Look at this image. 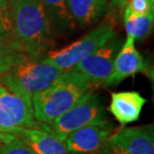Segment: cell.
I'll list each match as a JSON object with an SVG mask.
<instances>
[{
    "label": "cell",
    "instance_id": "ffe728a7",
    "mask_svg": "<svg viewBox=\"0 0 154 154\" xmlns=\"http://www.w3.org/2000/svg\"><path fill=\"white\" fill-rule=\"evenodd\" d=\"M127 1L128 0H111V2L109 3V8L114 10H123Z\"/></svg>",
    "mask_w": 154,
    "mask_h": 154
},
{
    "label": "cell",
    "instance_id": "44dd1931",
    "mask_svg": "<svg viewBox=\"0 0 154 154\" xmlns=\"http://www.w3.org/2000/svg\"><path fill=\"white\" fill-rule=\"evenodd\" d=\"M3 35H8V33H6L4 30H3L2 27L0 26V36H3Z\"/></svg>",
    "mask_w": 154,
    "mask_h": 154
},
{
    "label": "cell",
    "instance_id": "2e32d148",
    "mask_svg": "<svg viewBox=\"0 0 154 154\" xmlns=\"http://www.w3.org/2000/svg\"><path fill=\"white\" fill-rule=\"evenodd\" d=\"M48 15L49 21H54L61 27L71 28L74 21L68 13L65 5V0H40Z\"/></svg>",
    "mask_w": 154,
    "mask_h": 154
},
{
    "label": "cell",
    "instance_id": "7a4b0ae2",
    "mask_svg": "<svg viewBox=\"0 0 154 154\" xmlns=\"http://www.w3.org/2000/svg\"><path fill=\"white\" fill-rule=\"evenodd\" d=\"M91 84L74 69L65 71L59 78L32 97L34 118L38 123H49L74 106Z\"/></svg>",
    "mask_w": 154,
    "mask_h": 154
},
{
    "label": "cell",
    "instance_id": "6da1fadb",
    "mask_svg": "<svg viewBox=\"0 0 154 154\" xmlns=\"http://www.w3.org/2000/svg\"><path fill=\"white\" fill-rule=\"evenodd\" d=\"M12 32L27 56L37 59L50 39V21L40 0H9Z\"/></svg>",
    "mask_w": 154,
    "mask_h": 154
},
{
    "label": "cell",
    "instance_id": "3957f363",
    "mask_svg": "<svg viewBox=\"0 0 154 154\" xmlns=\"http://www.w3.org/2000/svg\"><path fill=\"white\" fill-rule=\"evenodd\" d=\"M65 71L46 62L26 57L0 76V82L16 94L32 101V97L48 87Z\"/></svg>",
    "mask_w": 154,
    "mask_h": 154
},
{
    "label": "cell",
    "instance_id": "9c48e42d",
    "mask_svg": "<svg viewBox=\"0 0 154 154\" xmlns=\"http://www.w3.org/2000/svg\"><path fill=\"white\" fill-rule=\"evenodd\" d=\"M117 48L118 44L113 39L110 40L94 53L83 58L72 69L84 76L91 86L103 84L112 72Z\"/></svg>",
    "mask_w": 154,
    "mask_h": 154
},
{
    "label": "cell",
    "instance_id": "4fadbf2b",
    "mask_svg": "<svg viewBox=\"0 0 154 154\" xmlns=\"http://www.w3.org/2000/svg\"><path fill=\"white\" fill-rule=\"evenodd\" d=\"M65 5L74 23L85 28L102 16L108 0H65Z\"/></svg>",
    "mask_w": 154,
    "mask_h": 154
},
{
    "label": "cell",
    "instance_id": "7402d4cb",
    "mask_svg": "<svg viewBox=\"0 0 154 154\" xmlns=\"http://www.w3.org/2000/svg\"><path fill=\"white\" fill-rule=\"evenodd\" d=\"M69 154H82V153H69Z\"/></svg>",
    "mask_w": 154,
    "mask_h": 154
},
{
    "label": "cell",
    "instance_id": "9a60e30c",
    "mask_svg": "<svg viewBox=\"0 0 154 154\" xmlns=\"http://www.w3.org/2000/svg\"><path fill=\"white\" fill-rule=\"evenodd\" d=\"M28 57L20 45L8 35L0 36V76L7 72L11 67Z\"/></svg>",
    "mask_w": 154,
    "mask_h": 154
},
{
    "label": "cell",
    "instance_id": "8fae6325",
    "mask_svg": "<svg viewBox=\"0 0 154 154\" xmlns=\"http://www.w3.org/2000/svg\"><path fill=\"white\" fill-rule=\"evenodd\" d=\"M146 99L137 91L113 92L109 110L121 125L137 121L139 119Z\"/></svg>",
    "mask_w": 154,
    "mask_h": 154
},
{
    "label": "cell",
    "instance_id": "d6986e66",
    "mask_svg": "<svg viewBox=\"0 0 154 154\" xmlns=\"http://www.w3.org/2000/svg\"><path fill=\"white\" fill-rule=\"evenodd\" d=\"M0 26L8 34L12 32V20L9 0H0Z\"/></svg>",
    "mask_w": 154,
    "mask_h": 154
},
{
    "label": "cell",
    "instance_id": "ac0fdd59",
    "mask_svg": "<svg viewBox=\"0 0 154 154\" xmlns=\"http://www.w3.org/2000/svg\"><path fill=\"white\" fill-rule=\"evenodd\" d=\"M135 15H145L154 12V0H128L124 6Z\"/></svg>",
    "mask_w": 154,
    "mask_h": 154
},
{
    "label": "cell",
    "instance_id": "8992f818",
    "mask_svg": "<svg viewBox=\"0 0 154 154\" xmlns=\"http://www.w3.org/2000/svg\"><path fill=\"white\" fill-rule=\"evenodd\" d=\"M37 126L32 101L11 91L0 82V138L16 136L25 129Z\"/></svg>",
    "mask_w": 154,
    "mask_h": 154
},
{
    "label": "cell",
    "instance_id": "30bf717a",
    "mask_svg": "<svg viewBox=\"0 0 154 154\" xmlns=\"http://www.w3.org/2000/svg\"><path fill=\"white\" fill-rule=\"evenodd\" d=\"M146 70L147 64L142 55L135 47L134 38L127 36L124 44L114 58L111 74L103 82V84L106 86L117 85L125 78L134 76L137 73L145 72Z\"/></svg>",
    "mask_w": 154,
    "mask_h": 154
},
{
    "label": "cell",
    "instance_id": "e0dca14e",
    "mask_svg": "<svg viewBox=\"0 0 154 154\" xmlns=\"http://www.w3.org/2000/svg\"><path fill=\"white\" fill-rule=\"evenodd\" d=\"M3 143L0 145V154H37L26 142L18 136L1 137Z\"/></svg>",
    "mask_w": 154,
    "mask_h": 154
},
{
    "label": "cell",
    "instance_id": "5b68a950",
    "mask_svg": "<svg viewBox=\"0 0 154 154\" xmlns=\"http://www.w3.org/2000/svg\"><path fill=\"white\" fill-rule=\"evenodd\" d=\"M101 119H104L103 106L97 95L90 90L62 115L49 123H40V127L64 141L77 129Z\"/></svg>",
    "mask_w": 154,
    "mask_h": 154
},
{
    "label": "cell",
    "instance_id": "52a82bcc",
    "mask_svg": "<svg viewBox=\"0 0 154 154\" xmlns=\"http://www.w3.org/2000/svg\"><path fill=\"white\" fill-rule=\"evenodd\" d=\"M152 127L119 128L107 139L102 154H154Z\"/></svg>",
    "mask_w": 154,
    "mask_h": 154
},
{
    "label": "cell",
    "instance_id": "5bb4252c",
    "mask_svg": "<svg viewBox=\"0 0 154 154\" xmlns=\"http://www.w3.org/2000/svg\"><path fill=\"white\" fill-rule=\"evenodd\" d=\"M154 23V12L145 15H135L123 8V24L127 32L134 40H143L151 33Z\"/></svg>",
    "mask_w": 154,
    "mask_h": 154
},
{
    "label": "cell",
    "instance_id": "ba28073f",
    "mask_svg": "<svg viewBox=\"0 0 154 154\" xmlns=\"http://www.w3.org/2000/svg\"><path fill=\"white\" fill-rule=\"evenodd\" d=\"M113 132V125L104 118L77 129L67 136L64 142L69 153L101 154Z\"/></svg>",
    "mask_w": 154,
    "mask_h": 154
},
{
    "label": "cell",
    "instance_id": "277c9868",
    "mask_svg": "<svg viewBox=\"0 0 154 154\" xmlns=\"http://www.w3.org/2000/svg\"><path fill=\"white\" fill-rule=\"evenodd\" d=\"M114 37L113 25L110 22H104L70 45L49 52L43 60L63 71H69L83 58L94 53Z\"/></svg>",
    "mask_w": 154,
    "mask_h": 154
},
{
    "label": "cell",
    "instance_id": "7c38bea8",
    "mask_svg": "<svg viewBox=\"0 0 154 154\" xmlns=\"http://www.w3.org/2000/svg\"><path fill=\"white\" fill-rule=\"evenodd\" d=\"M37 154H69L66 144L49 131L39 127L25 129L16 135Z\"/></svg>",
    "mask_w": 154,
    "mask_h": 154
}]
</instances>
